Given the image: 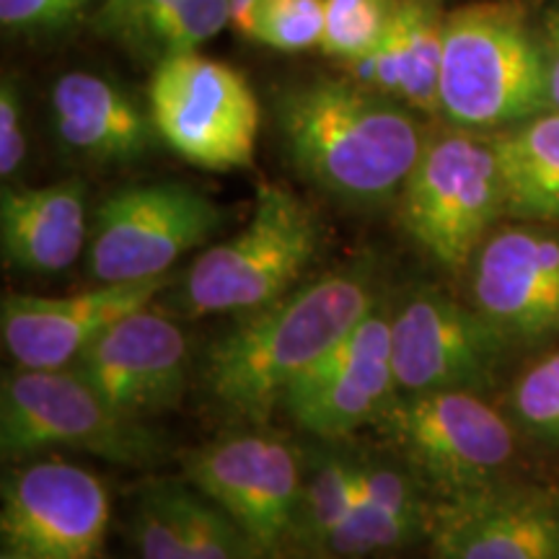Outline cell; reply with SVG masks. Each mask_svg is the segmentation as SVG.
<instances>
[{"instance_id": "1", "label": "cell", "mask_w": 559, "mask_h": 559, "mask_svg": "<svg viewBox=\"0 0 559 559\" xmlns=\"http://www.w3.org/2000/svg\"><path fill=\"white\" fill-rule=\"evenodd\" d=\"M379 304L366 264L334 270L241 313L205 358L215 407L247 425H267L313 362L324 358Z\"/></svg>"}, {"instance_id": "2", "label": "cell", "mask_w": 559, "mask_h": 559, "mask_svg": "<svg viewBox=\"0 0 559 559\" xmlns=\"http://www.w3.org/2000/svg\"><path fill=\"white\" fill-rule=\"evenodd\" d=\"M275 117L296 169L349 202L394 198L425 145L400 102L349 79H317L283 91Z\"/></svg>"}, {"instance_id": "3", "label": "cell", "mask_w": 559, "mask_h": 559, "mask_svg": "<svg viewBox=\"0 0 559 559\" xmlns=\"http://www.w3.org/2000/svg\"><path fill=\"white\" fill-rule=\"evenodd\" d=\"M547 111L542 37L515 0H481L445 16L440 115L461 130H502Z\"/></svg>"}, {"instance_id": "4", "label": "cell", "mask_w": 559, "mask_h": 559, "mask_svg": "<svg viewBox=\"0 0 559 559\" xmlns=\"http://www.w3.org/2000/svg\"><path fill=\"white\" fill-rule=\"evenodd\" d=\"M313 210L288 187L264 185L239 234L202 251L177 293L187 317L249 313L296 290L319 249Z\"/></svg>"}, {"instance_id": "5", "label": "cell", "mask_w": 559, "mask_h": 559, "mask_svg": "<svg viewBox=\"0 0 559 559\" xmlns=\"http://www.w3.org/2000/svg\"><path fill=\"white\" fill-rule=\"evenodd\" d=\"M0 449L5 459L79 451L122 466H153L166 453L164 438L145 419L111 407L73 366L5 373Z\"/></svg>"}, {"instance_id": "6", "label": "cell", "mask_w": 559, "mask_h": 559, "mask_svg": "<svg viewBox=\"0 0 559 559\" xmlns=\"http://www.w3.org/2000/svg\"><path fill=\"white\" fill-rule=\"evenodd\" d=\"M500 215L506 192L492 138L459 128L425 140L402 187V223L412 241L440 267L461 272Z\"/></svg>"}, {"instance_id": "7", "label": "cell", "mask_w": 559, "mask_h": 559, "mask_svg": "<svg viewBox=\"0 0 559 559\" xmlns=\"http://www.w3.org/2000/svg\"><path fill=\"white\" fill-rule=\"evenodd\" d=\"M156 135L207 171L254 166L260 102L249 81L226 62L200 52L158 60L148 83Z\"/></svg>"}, {"instance_id": "8", "label": "cell", "mask_w": 559, "mask_h": 559, "mask_svg": "<svg viewBox=\"0 0 559 559\" xmlns=\"http://www.w3.org/2000/svg\"><path fill=\"white\" fill-rule=\"evenodd\" d=\"M221 223L223 210L181 181L124 187L96 207L86 272L94 283L166 277L181 257L205 247Z\"/></svg>"}, {"instance_id": "9", "label": "cell", "mask_w": 559, "mask_h": 559, "mask_svg": "<svg viewBox=\"0 0 559 559\" xmlns=\"http://www.w3.org/2000/svg\"><path fill=\"white\" fill-rule=\"evenodd\" d=\"M373 425L443 495L495 485L515 453L513 428L477 391H396Z\"/></svg>"}, {"instance_id": "10", "label": "cell", "mask_w": 559, "mask_h": 559, "mask_svg": "<svg viewBox=\"0 0 559 559\" xmlns=\"http://www.w3.org/2000/svg\"><path fill=\"white\" fill-rule=\"evenodd\" d=\"M187 481L243 528L267 559L296 542L304 469L298 451L267 425L200 445L185 456Z\"/></svg>"}, {"instance_id": "11", "label": "cell", "mask_w": 559, "mask_h": 559, "mask_svg": "<svg viewBox=\"0 0 559 559\" xmlns=\"http://www.w3.org/2000/svg\"><path fill=\"white\" fill-rule=\"evenodd\" d=\"M111 502L94 472L62 459L16 466L3 479V547L34 559H102Z\"/></svg>"}, {"instance_id": "12", "label": "cell", "mask_w": 559, "mask_h": 559, "mask_svg": "<svg viewBox=\"0 0 559 559\" xmlns=\"http://www.w3.org/2000/svg\"><path fill=\"white\" fill-rule=\"evenodd\" d=\"M508 337L474 306L423 288L391 309L396 391H479L495 379Z\"/></svg>"}, {"instance_id": "13", "label": "cell", "mask_w": 559, "mask_h": 559, "mask_svg": "<svg viewBox=\"0 0 559 559\" xmlns=\"http://www.w3.org/2000/svg\"><path fill=\"white\" fill-rule=\"evenodd\" d=\"M396 396L391 309L381 300L293 383L283 409L306 432L342 440L373 425Z\"/></svg>"}, {"instance_id": "14", "label": "cell", "mask_w": 559, "mask_h": 559, "mask_svg": "<svg viewBox=\"0 0 559 559\" xmlns=\"http://www.w3.org/2000/svg\"><path fill=\"white\" fill-rule=\"evenodd\" d=\"M73 368L111 407L145 419L181 402L190 381V345L177 321L151 304L111 324Z\"/></svg>"}, {"instance_id": "15", "label": "cell", "mask_w": 559, "mask_h": 559, "mask_svg": "<svg viewBox=\"0 0 559 559\" xmlns=\"http://www.w3.org/2000/svg\"><path fill=\"white\" fill-rule=\"evenodd\" d=\"M432 559H559V489L487 485L428 513Z\"/></svg>"}, {"instance_id": "16", "label": "cell", "mask_w": 559, "mask_h": 559, "mask_svg": "<svg viewBox=\"0 0 559 559\" xmlns=\"http://www.w3.org/2000/svg\"><path fill=\"white\" fill-rule=\"evenodd\" d=\"M171 277L138 283H96L73 296H24L0 300V337L13 368H68L96 337L128 313L151 306Z\"/></svg>"}, {"instance_id": "17", "label": "cell", "mask_w": 559, "mask_h": 559, "mask_svg": "<svg viewBox=\"0 0 559 559\" xmlns=\"http://www.w3.org/2000/svg\"><path fill=\"white\" fill-rule=\"evenodd\" d=\"M472 306L508 340L559 337V234L508 226L472 262Z\"/></svg>"}, {"instance_id": "18", "label": "cell", "mask_w": 559, "mask_h": 559, "mask_svg": "<svg viewBox=\"0 0 559 559\" xmlns=\"http://www.w3.org/2000/svg\"><path fill=\"white\" fill-rule=\"evenodd\" d=\"M130 528L138 559H267L190 481L164 479L143 489Z\"/></svg>"}, {"instance_id": "19", "label": "cell", "mask_w": 559, "mask_h": 559, "mask_svg": "<svg viewBox=\"0 0 559 559\" xmlns=\"http://www.w3.org/2000/svg\"><path fill=\"white\" fill-rule=\"evenodd\" d=\"M86 185L81 179L45 187H5L0 194V247L5 267L29 275L68 270L88 249Z\"/></svg>"}, {"instance_id": "20", "label": "cell", "mask_w": 559, "mask_h": 559, "mask_svg": "<svg viewBox=\"0 0 559 559\" xmlns=\"http://www.w3.org/2000/svg\"><path fill=\"white\" fill-rule=\"evenodd\" d=\"M443 24L423 0H400L379 47L345 62L349 81L419 111H440Z\"/></svg>"}, {"instance_id": "21", "label": "cell", "mask_w": 559, "mask_h": 559, "mask_svg": "<svg viewBox=\"0 0 559 559\" xmlns=\"http://www.w3.org/2000/svg\"><path fill=\"white\" fill-rule=\"evenodd\" d=\"M52 128L68 151L91 160H132L148 151L153 120L96 73L60 75L50 94Z\"/></svg>"}, {"instance_id": "22", "label": "cell", "mask_w": 559, "mask_h": 559, "mask_svg": "<svg viewBox=\"0 0 559 559\" xmlns=\"http://www.w3.org/2000/svg\"><path fill=\"white\" fill-rule=\"evenodd\" d=\"M506 215L559 223V111H542L492 135Z\"/></svg>"}, {"instance_id": "23", "label": "cell", "mask_w": 559, "mask_h": 559, "mask_svg": "<svg viewBox=\"0 0 559 559\" xmlns=\"http://www.w3.org/2000/svg\"><path fill=\"white\" fill-rule=\"evenodd\" d=\"M355 506V459L319 456L304 474L296 542L321 555Z\"/></svg>"}, {"instance_id": "24", "label": "cell", "mask_w": 559, "mask_h": 559, "mask_svg": "<svg viewBox=\"0 0 559 559\" xmlns=\"http://www.w3.org/2000/svg\"><path fill=\"white\" fill-rule=\"evenodd\" d=\"M228 24V0H171L140 41L151 45L158 60H164L171 55L198 52L205 41L218 37Z\"/></svg>"}, {"instance_id": "25", "label": "cell", "mask_w": 559, "mask_h": 559, "mask_svg": "<svg viewBox=\"0 0 559 559\" xmlns=\"http://www.w3.org/2000/svg\"><path fill=\"white\" fill-rule=\"evenodd\" d=\"M394 9V0H326L321 50L342 62L370 52L386 37Z\"/></svg>"}, {"instance_id": "26", "label": "cell", "mask_w": 559, "mask_h": 559, "mask_svg": "<svg viewBox=\"0 0 559 559\" xmlns=\"http://www.w3.org/2000/svg\"><path fill=\"white\" fill-rule=\"evenodd\" d=\"M326 26V0H262L251 41L280 52L321 47Z\"/></svg>"}, {"instance_id": "27", "label": "cell", "mask_w": 559, "mask_h": 559, "mask_svg": "<svg viewBox=\"0 0 559 559\" xmlns=\"http://www.w3.org/2000/svg\"><path fill=\"white\" fill-rule=\"evenodd\" d=\"M513 415L536 436L559 440V349L523 370L513 389Z\"/></svg>"}, {"instance_id": "28", "label": "cell", "mask_w": 559, "mask_h": 559, "mask_svg": "<svg viewBox=\"0 0 559 559\" xmlns=\"http://www.w3.org/2000/svg\"><path fill=\"white\" fill-rule=\"evenodd\" d=\"M94 0H0V21L11 32H55L75 21Z\"/></svg>"}, {"instance_id": "29", "label": "cell", "mask_w": 559, "mask_h": 559, "mask_svg": "<svg viewBox=\"0 0 559 559\" xmlns=\"http://www.w3.org/2000/svg\"><path fill=\"white\" fill-rule=\"evenodd\" d=\"M169 3L171 0H102L94 26L107 37L140 41Z\"/></svg>"}, {"instance_id": "30", "label": "cell", "mask_w": 559, "mask_h": 559, "mask_svg": "<svg viewBox=\"0 0 559 559\" xmlns=\"http://www.w3.org/2000/svg\"><path fill=\"white\" fill-rule=\"evenodd\" d=\"M26 156L24 111L21 94L13 79L0 83V177L11 179L21 169Z\"/></svg>"}, {"instance_id": "31", "label": "cell", "mask_w": 559, "mask_h": 559, "mask_svg": "<svg viewBox=\"0 0 559 559\" xmlns=\"http://www.w3.org/2000/svg\"><path fill=\"white\" fill-rule=\"evenodd\" d=\"M544 79H547V111H559V11L549 13L542 34Z\"/></svg>"}, {"instance_id": "32", "label": "cell", "mask_w": 559, "mask_h": 559, "mask_svg": "<svg viewBox=\"0 0 559 559\" xmlns=\"http://www.w3.org/2000/svg\"><path fill=\"white\" fill-rule=\"evenodd\" d=\"M230 5V26L241 34V37H251V29H254L257 11H260L262 0H228Z\"/></svg>"}, {"instance_id": "33", "label": "cell", "mask_w": 559, "mask_h": 559, "mask_svg": "<svg viewBox=\"0 0 559 559\" xmlns=\"http://www.w3.org/2000/svg\"><path fill=\"white\" fill-rule=\"evenodd\" d=\"M0 559H34V557L24 555V551H16V549H9V547H3V555H0Z\"/></svg>"}]
</instances>
